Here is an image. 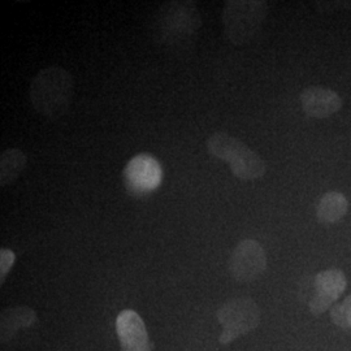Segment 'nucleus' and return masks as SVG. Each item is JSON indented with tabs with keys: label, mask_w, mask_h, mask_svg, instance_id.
<instances>
[{
	"label": "nucleus",
	"mask_w": 351,
	"mask_h": 351,
	"mask_svg": "<svg viewBox=\"0 0 351 351\" xmlns=\"http://www.w3.org/2000/svg\"><path fill=\"white\" fill-rule=\"evenodd\" d=\"M121 351H151L147 329L136 311L124 310L116 319Z\"/></svg>",
	"instance_id": "obj_8"
},
{
	"label": "nucleus",
	"mask_w": 351,
	"mask_h": 351,
	"mask_svg": "<svg viewBox=\"0 0 351 351\" xmlns=\"http://www.w3.org/2000/svg\"><path fill=\"white\" fill-rule=\"evenodd\" d=\"M268 3L261 0H229L223 11L224 34L234 46L249 43L262 29Z\"/></svg>",
	"instance_id": "obj_4"
},
{
	"label": "nucleus",
	"mask_w": 351,
	"mask_h": 351,
	"mask_svg": "<svg viewBox=\"0 0 351 351\" xmlns=\"http://www.w3.org/2000/svg\"><path fill=\"white\" fill-rule=\"evenodd\" d=\"M16 261V255L10 249L0 250V282L3 284L10 271L12 269L13 264Z\"/></svg>",
	"instance_id": "obj_15"
},
{
	"label": "nucleus",
	"mask_w": 351,
	"mask_h": 351,
	"mask_svg": "<svg viewBox=\"0 0 351 351\" xmlns=\"http://www.w3.org/2000/svg\"><path fill=\"white\" fill-rule=\"evenodd\" d=\"M206 147L211 156L229 164L232 173L242 181L258 180L267 172L265 162L258 152L226 132L213 133Z\"/></svg>",
	"instance_id": "obj_2"
},
{
	"label": "nucleus",
	"mask_w": 351,
	"mask_h": 351,
	"mask_svg": "<svg viewBox=\"0 0 351 351\" xmlns=\"http://www.w3.org/2000/svg\"><path fill=\"white\" fill-rule=\"evenodd\" d=\"M302 108L304 113L314 119H326L339 112L342 101L332 88L310 86L301 93Z\"/></svg>",
	"instance_id": "obj_9"
},
{
	"label": "nucleus",
	"mask_w": 351,
	"mask_h": 351,
	"mask_svg": "<svg viewBox=\"0 0 351 351\" xmlns=\"http://www.w3.org/2000/svg\"><path fill=\"white\" fill-rule=\"evenodd\" d=\"M346 285L348 280L342 271L326 269L315 277L314 293L335 303L345 291Z\"/></svg>",
	"instance_id": "obj_13"
},
{
	"label": "nucleus",
	"mask_w": 351,
	"mask_h": 351,
	"mask_svg": "<svg viewBox=\"0 0 351 351\" xmlns=\"http://www.w3.org/2000/svg\"><path fill=\"white\" fill-rule=\"evenodd\" d=\"M163 168L155 156L142 152L133 156L123 171V182L128 195L142 199L158 190L163 182Z\"/></svg>",
	"instance_id": "obj_5"
},
{
	"label": "nucleus",
	"mask_w": 351,
	"mask_h": 351,
	"mask_svg": "<svg viewBox=\"0 0 351 351\" xmlns=\"http://www.w3.org/2000/svg\"><path fill=\"white\" fill-rule=\"evenodd\" d=\"M75 95V80L63 66L50 65L32 81L29 99L33 108L49 120H59L69 111Z\"/></svg>",
	"instance_id": "obj_1"
},
{
	"label": "nucleus",
	"mask_w": 351,
	"mask_h": 351,
	"mask_svg": "<svg viewBox=\"0 0 351 351\" xmlns=\"http://www.w3.org/2000/svg\"><path fill=\"white\" fill-rule=\"evenodd\" d=\"M267 269V254L255 239L241 241L229 259V272L239 282H251Z\"/></svg>",
	"instance_id": "obj_7"
},
{
	"label": "nucleus",
	"mask_w": 351,
	"mask_h": 351,
	"mask_svg": "<svg viewBox=\"0 0 351 351\" xmlns=\"http://www.w3.org/2000/svg\"><path fill=\"white\" fill-rule=\"evenodd\" d=\"M27 156L21 149L12 147L1 152L0 156V185L8 186L24 172Z\"/></svg>",
	"instance_id": "obj_12"
},
{
	"label": "nucleus",
	"mask_w": 351,
	"mask_h": 351,
	"mask_svg": "<svg viewBox=\"0 0 351 351\" xmlns=\"http://www.w3.org/2000/svg\"><path fill=\"white\" fill-rule=\"evenodd\" d=\"M349 210V202L339 191L324 194L316 204V216L324 224H335L339 221Z\"/></svg>",
	"instance_id": "obj_11"
},
{
	"label": "nucleus",
	"mask_w": 351,
	"mask_h": 351,
	"mask_svg": "<svg viewBox=\"0 0 351 351\" xmlns=\"http://www.w3.org/2000/svg\"><path fill=\"white\" fill-rule=\"evenodd\" d=\"M217 320L223 326L219 341L226 345L259 326L261 311L251 298H233L219 308Z\"/></svg>",
	"instance_id": "obj_6"
},
{
	"label": "nucleus",
	"mask_w": 351,
	"mask_h": 351,
	"mask_svg": "<svg viewBox=\"0 0 351 351\" xmlns=\"http://www.w3.org/2000/svg\"><path fill=\"white\" fill-rule=\"evenodd\" d=\"M330 317L336 326L342 329L351 328V295L341 304H336L330 308Z\"/></svg>",
	"instance_id": "obj_14"
},
{
	"label": "nucleus",
	"mask_w": 351,
	"mask_h": 351,
	"mask_svg": "<svg viewBox=\"0 0 351 351\" xmlns=\"http://www.w3.org/2000/svg\"><path fill=\"white\" fill-rule=\"evenodd\" d=\"M156 25L164 43H191L202 26L201 13L194 1H167L158 10Z\"/></svg>",
	"instance_id": "obj_3"
},
{
	"label": "nucleus",
	"mask_w": 351,
	"mask_h": 351,
	"mask_svg": "<svg viewBox=\"0 0 351 351\" xmlns=\"http://www.w3.org/2000/svg\"><path fill=\"white\" fill-rule=\"evenodd\" d=\"M0 319L1 342H8L20 329L33 326L37 322V314L30 307L17 306L3 310Z\"/></svg>",
	"instance_id": "obj_10"
}]
</instances>
